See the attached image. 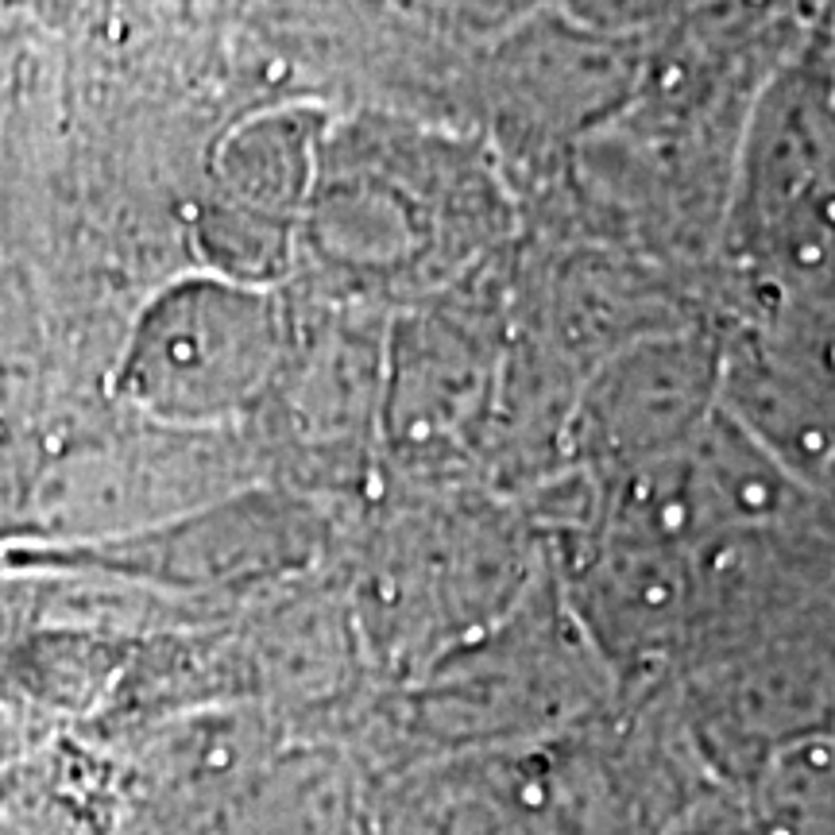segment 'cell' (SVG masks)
I'll list each match as a JSON object with an SVG mask.
<instances>
[{"mask_svg":"<svg viewBox=\"0 0 835 835\" xmlns=\"http://www.w3.org/2000/svg\"><path fill=\"white\" fill-rule=\"evenodd\" d=\"M8 758V727H4V719H0V762Z\"/></svg>","mask_w":835,"mask_h":835,"instance_id":"obj_1","label":"cell"}]
</instances>
